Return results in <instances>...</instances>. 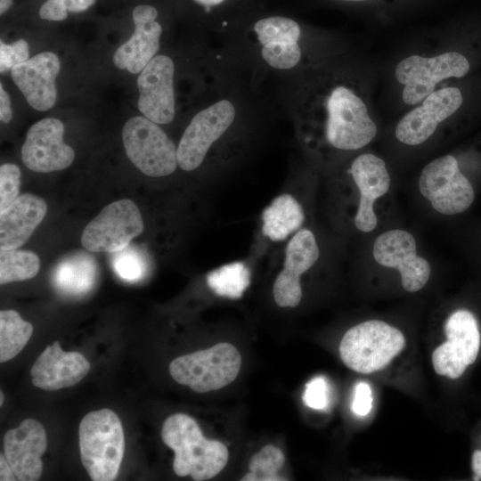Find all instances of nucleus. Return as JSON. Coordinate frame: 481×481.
Segmentation results:
<instances>
[{
	"instance_id": "nucleus-1",
	"label": "nucleus",
	"mask_w": 481,
	"mask_h": 481,
	"mask_svg": "<svg viewBox=\"0 0 481 481\" xmlns=\"http://www.w3.org/2000/svg\"><path fill=\"white\" fill-rule=\"evenodd\" d=\"M161 437L175 452L174 472L195 481L215 477L225 467L229 452L218 440L207 439L194 419L184 413L170 415L163 423Z\"/></svg>"
},
{
	"instance_id": "nucleus-2",
	"label": "nucleus",
	"mask_w": 481,
	"mask_h": 481,
	"mask_svg": "<svg viewBox=\"0 0 481 481\" xmlns=\"http://www.w3.org/2000/svg\"><path fill=\"white\" fill-rule=\"evenodd\" d=\"M321 110L326 141L336 149L358 150L376 136L377 126L365 102L346 85H335L327 91Z\"/></svg>"
},
{
	"instance_id": "nucleus-3",
	"label": "nucleus",
	"mask_w": 481,
	"mask_h": 481,
	"mask_svg": "<svg viewBox=\"0 0 481 481\" xmlns=\"http://www.w3.org/2000/svg\"><path fill=\"white\" fill-rule=\"evenodd\" d=\"M79 449L82 464L92 480H114L125 450L118 415L107 408L87 413L79 424Z\"/></svg>"
},
{
	"instance_id": "nucleus-4",
	"label": "nucleus",
	"mask_w": 481,
	"mask_h": 481,
	"mask_svg": "<svg viewBox=\"0 0 481 481\" xmlns=\"http://www.w3.org/2000/svg\"><path fill=\"white\" fill-rule=\"evenodd\" d=\"M403 332L379 320L365 321L350 328L339 344L344 364L352 371L370 374L386 368L404 348Z\"/></svg>"
},
{
	"instance_id": "nucleus-5",
	"label": "nucleus",
	"mask_w": 481,
	"mask_h": 481,
	"mask_svg": "<svg viewBox=\"0 0 481 481\" xmlns=\"http://www.w3.org/2000/svg\"><path fill=\"white\" fill-rule=\"evenodd\" d=\"M241 356L232 344L222 342L174 359L168 367L171 377L197 393L218 390L238 376Z\"/></svg>"
},
{
	"instance_id": "nucleus-6",
	"label": "nucleus",
	"mask_w": 481,
	"mask_h": 481,
	"mask_svg": "<svg viewBox=\"0 0 481 481\" xmlns=\"http://www.w3.org/2000/svg\"><path fill=\"white\" fill-rule=\"evenodd\" d=\"M122 139L127 157L143 174L159 177L175 170V146L157 123L146 117L131 118L123 127Z\"/></svg>"
},
{
	"instance_id": "nucleus-7",
	"label": "nucleus",
	"mask_w": 481,
	"mask_h": 481,
	"mask_svg": "<svg viewBox=\"0 0 481 481\" xmlns=\"http://www.w3.org/2000/svg\"><path fill=\"white\" fill-rule=\"evenodd\" d=\"M419 189L432 208L445 216L464 212L475 199L470 182L461 172L457 159L452 155L439 157L424 167Z\"/></svg>"
},
{
	"instance_id": "nucleus-8",
	"label": "nucleus",
	"mask_w": 481,
	"mask_h": 481,
	"mask_svg": "<svg viewBox=\"0 0 481 481\" xmlns=\"http://www.w3.org/2000/svg\"><path fill=\"white\" fill-rule=\"evenodd\" d=\"M469 69V61L461 53L448 52L434 57L410 55L397 64L395 75L404 86L403 101L415 105L434 92L437 83L461 77Z\"/></svg>"
},
{
	"instance_id": "nucleus-9",
	"label": "nucleus",
	"mask_w": 481,
	"mask_h": 481,
	"mask_svg": "<svg viewBox=\"0 0 481 481\" xmlns=\"http://www.w3.org/2000/svg\"><path fill=\"white\" fill-rule=\"evenodd\" d=\"M144 224L137 206L128 199L107 205L84 229L83 247L91 252L114 253L140 235Z\"/></svg>"
},
{
	"instance_id": "nucleus-10",
	"label": "nucleus",
	"mask_w": 481,
	"mask_h": 481,
	"mask_svg": "<svg viewBox=\"0 0 481 481\" xmlns=\"http://www.w3.org/2000/svg\"><path fill=\"white\" fill-rule=\"evenodd\" d=\"M447 340L432 353L434 371L452 379L460 378L477 360L481 336L474 314L466 309L454 311L444 323Z\"/></svg>"
},
{
	"instance_id": "nucleus-11",
	"label": "nucleus",
	"mask_w": 481,
	"mask_h": 481,
	"mask_svg": "<svg viewBox=\"0 0 481 481\" xmlns=\"http://www.w3.org/2000/svg\"><path fill=\"white\" fill-rule=\"evenodd\" d=\"M234 118L235 108L226 99L198 112L184 130L176 149L178 166L184 171L198 168L210 146L226 132Z\"/></svg>"
},
{
	"instance_id": "nucleus-12",
	"label": "nucleus",
	"mask_w": 481,
	"mask_h": 481,
	"mask_svg": "<svg viewBox=\"0 0 481 481\" xmlns=\"http://www.w3.org/2000/svg\"><path fill=\"white\" fill-rule=\"evenodd\" d=\"M375 261L399 271L403 288L417 292L424 288L431 274L428 260L417 255L415 238L407 231L393 229L381 233L373 244Z\"/></svg>"
},
{
	"instance_id": "nucleus-13",
	"label": "nucleus",
	"mask_w": 481,
	"mask_h": 481,
	"mask_svg": "<svg viewBox=\"0 0 481 481\" xmlns=\"http://www.w3.org/2000/svg\"><path fill=\"white\" fill-rule=\"evenodd\" d=\"M64 126L54 118H43L27 132L21 159L30 170L49 173L64 169L75 158L73 149L63 142Z\"/></svg>"
},
{
	"instance_id": "nucleus-14",
	"label": "nucleus",
	"mask_w": 481,
	"mask_h": 481,
	"mask_svg": "<svg viewBox=\"0 0 481 481\" xmlns=\"http://www.w3.org/2000/svg\"><path fill=\"white\" fill-rule=\"evenodd\" d=\"M175 65L167 55L155 56L137 78L138 109L157 124H168L175 114Z\"/></svg>"
},
{
	"instance_id": "nucleus-15",
	"label": "nucleus",
	"mask_w": 481,
	"mask_h": 481,
	"mask_svg": "<svg viewBox=\"0 0 481 481\" xmlns=\"http://www.w3.org/2000/svg\"><path fill=\"white\" fill-rule=\"evenodd\" d=\"M462 101L461 92L457 87L432 92L420 105L399 120L395 127L397 140L410 146L425 143L435 133L438 124L456 112Z\"/></svg>"
},
{
	"instance_id": "nucleus-16",
	"label": "nucleus",
	"mask_w": 481,
	"mask_h": 481,
	"mask_svg": "<svg viewBox=\"0 0 481 481\" xmlns=\"http://www.w3.org/2000/svg\"><path fill=\"white\" fill-rule=\"evenodd\" d=\"M319 257V248L314 233L307 229L298 232L285 249L283 269L273 283V297L281 307H295L302 298L300 276Z\"/></svg>"
},
{
	"instance_id": "nucleus-17",
	"label": "nucleus",
	"mask_w": 481,
	"mask_h": 481,
	"mask_svg": "<svg viewBox=\"0 0 481 481\" xmlns=\"http://www.w3.org/2000/svg\"><path fill=\"white\" fill-rule=\"evenodd\" d=\"M47 447L45 428L36 420L26 419L4 436V454L17 480H38L43 471L42 455Z\"/></svg>"
},
{
	"instance_id": "nucleus-18",
	"label": "nucleus",
	"mask_w": 481,
	"mask_h": 481,
	"mask_svg": "<svg viewBox=\"0 0 481 481\" xmlns=\"http://www.w3.org/2000/svg\"><path fill=\"white\" fill-rule=\"evenodd\" d=\"M253 29L262 45L261 55L268 65L289 69L298 63L301 29L295 20L281 15L266 16L256 20Z\"/></svg>"
},
{
	"instance_id": "nucleus-19",
	"label": "nucleus",
	"mask_w": 481,
	"mask_h": 481,
	"mask_svg": "<svg viewBox=\"0 0 481 481\" xmlns=\"http://www.w3.org/2000/svg\"><path fill=\"white\" fill-rule=\"evenodd\" d=\"M135 32L113 54L116 67L136 74L155 57L159 48L162 27L157 21L158 10L150 4L135 7L132 13Z\"/></svg>"
},
{
	"instance_id": "nucleus-20",
	"label": "nucleus",
	"mask_w": 481,
	"mask_h": 481,
	"mask_svg": "<svg viewBox=\"0 0 481 481\" xmlns=\"http://www.w3.org/2000/svg\"><path fill=\"white\" fill-rule=\"evenodd\" d=\"M60 69L58 56L44 52L14 66L11 77L28 103L37 110L45 111L56 102L55 78Z\"/></svg>"
},
{
	"instance_id": "nucleus-21",
	"label": "nucleus",
	"mask_w": 481,
	"mask_h": 481,
	"mask_svg": "<svg viewBox=\"0 0 481 481\" xmlns=\"http://www.w3.org/2000/svg\"><path fill=\"white\" fill-rule=\"evenodd\" d=\"M349 172L360 193L355 216V227L360 232H371L378 223L373 206L375 200L389 190V174L384 160L371 153L357 156L353 160Z\"/></svg>"
},
{
	"instance_id": "nucleus-22",
	"label": "nucleus",
	"mask_w": 481,
	"mask_h": 481,
	"mask_svg": "<svg viewBox=\"0 0 481 481\" xmlns=\"http://www.w3.org/2000/svg\"><path fill=\"white\" fill-rule=\"evenodd\" d=\"M90 363L78 352H65L58 341L45 347L34 363L32 384L45 391H53L77 384L88 373Z\"/></svg>"
},
{
	"instance_id": "nucleus-23",
	"label": "nucleus",
	"mask_w": 481,
	"mask_h": 481,
	"mask_svg": "<svg viewBox=\"0 0 481 481\" xmlns=\"http://www.w3.org/2000/svg\"><path fill=\"white\" fill-rule=\"evenodd\" d=\"M45 201L34 194L25 193L0 213V248L13 249L21 247L44 219Z\"/></svg>"
},
{
	"instance_id": "nucleus-24",
	"label": "nucleus",
	"mask_w": 481,
	"mask_h": 481,
	"mask_svg": "<svg viewBox=\"0 0 481 481\" xmlns=\"http://www.w3.org/2000/svg\"><path fill=\"white\" fill-rule=\"evenodd\" d=\"M98 266L94 258L86 252H77L60 261L52 275L55 290L69 298H81L95 286Z\"/></svg>"
},
{
	"instance_id": "nucleus-25",
	"label": "nucleus",
	"mask_w": 481,
	"mask_h": 481,
	"mask_svg": "<svg viewBox=\"0 0 481 481\" xmlns=\"http://www.w3.org/2000/svg\"><path fill=\"white\" fill-rule=\"evenodd\" d=\"M262 232L273 241L285 240L305 221L298 201L289 194L276 197L262 213Z\"/></svg>"
},
{
	"instance_id": "nucleus-26",
	"label": "nucleus",
	"mask_w": 481,
	"mask_h": 481,
	"mask_svg": "<svg viewBox=\"0 0 481 481\" xmlns=\"http://www.w3.org/2000/svg\"><path fill=\"white\" fill-rule=\"evenodd\" d=\"M33 332L31 323L14 310L0 312V362L15 357L27 345Z\"/></svg>"
},
{
	"instance_id": "nucleus-27",
	"label": "nucleus",
	"mask_w": 481,
	"mask_h": 481,
	"mask_svg": "<svg viewBox=\"0 0 481 481\" xmlns=\"http://www.w3.org/2000/svg\"><path fill=\"white\" fill-rule=\"evenodd\" d=\"M207 282L216 295L239 298L249 285L250 273L244 263H231L210 272Z\"/></svg>"
},
{
	"instance_id": "nucleus-28",
	"label": "nucleus",
	"mask_w": 481,
	"mask_h": 481,
	"mask_svg": "<svg viewBox=\"0 0 481 481\" xmlns=\"http://www.w3.org/2000/svg\"><path fill=\"white\" fill-rule=\"evenodd\" d=\"M39 267V257L32 251L19 249L0 251V283L2 285L31 279L37 275Z\"/></svg>"
},
{
	"instance_id": "nucleus-29",
	"label": "nucleus",
	"mask_w": 481,
	"mask_h": 481,
	"mask_svg": "<svg viewBox=\"0 0 481 481\" xmlns=\"http://www.w3.org/2000/svg\"><path fill=\"white\" fill-rule=\"evenodd\" d=\"M285 457L278 447L267 444L250 458L249 471L241 477V481H281L286 480L279 470L284 465Z\"/></svg>"
},
{
	"instance_id": "nucleus-30",
	"label": "nucleus",
	"mask_w": 481,
	"mask_h": 481,
	"mask_svg": "<svg viewBox=\"0 0 481 481\" xmlns=\"http://www.w3.org/2000/svg\"><path fill=\"white\" fill-rule=\"evenodd\" d=\"M112 254L113 269L121 279L136 281L144 276L146 260L138 249L128 245Z\"/></svg>"
},
{
	"instance_id": "nucleus-31",
	"label": "nucleus",
	"mask_w": 481,
	"mask_h": 481,
	"mask_svg": "<svg viewBox=\"0 0 481 481\" xmlns=\"http://www.w3.org/2000/svg\"><path fill=\"white\" fill-rule=\"evenodd\" d=\"M96 0H46L39 9L43 20L60 21L68 12H81L91 7Z\"/></svg>"
},
{
	"instance_id": "nucleus-32",
	"label": "nucleus",
	"mask_w": 481,
	"mask_h": 481,
	"mask_svg": "<svg viewBox=\"0 0 481 481\" xmlns=\"http://www.w3.org/2000/svg\"><path fill=\"white\" fill-rule=\"evenodd\" d=\"M20 171L11 163L0 167V211L11 205L18 197Z\"/></svg>"
},
{
	"instance_id": "nucleus-33",
	"label": "nucleus",
	"mask_w": 481,
	"mask_h": 481,
	"mask_svg": "<svg viewBox=\"0 0 481 481\" xmlns=\"http://www.w3.org/2000/svg\"><path fill=\"white\" fill-rule=\"evenodd\" d=\"M29 45L24 39H19L11 45L0 42V72L11 70L14 66L29 60Z\"/></svg>"
},
{
	"instance_id": "nucleus-34",
	"label": "nucleus",
	"mask_w": 481,
	"mask_h": 481,
	"mask_svg": "<svg viewBox=\"0 0 481 481\" xmlns=\"http://www.w3.org/2000/svg\"><path fill=\"white\" fill-rule=\"evenodd\" d=\"M303 401L306 406L316 410L328 406L329 386L323 377H315L306 385Z\"/></svg>"
},
{
	"instance_id": "nucleus-35",
	"label": "nucleus",
	"mask_w": 481,
	"mask_h": 481,
	"mask_svg": "<svg viewBox=\"0 0 481 481\" xmlns=\"http://www.w3.org/2000/svg\"><path fill=\"white\" fill-rule=\"evenodd\" d=\"M372 393L371 387L365 382L356 385L352 409L356 415L366 416L372 408Z\"/></svg>"
},
{
	"instance_id": "nucleus-36",
	"label": "nucleus",
	"mask_w": 481,
	"mask_h": 481,
	"mask_svg": "<svg viewBox=\"0 0 481 481\" xmlns=\"http://www.w3.org/2000/svg\"><path fill=\"white\" fill-rule=\"evenodd\" d=\"M12 113L11 108V100L7 92L4 89L3 85H0V119L4 123H9L12 119Z\"/></svg>"
},
{
	"instance_id": "nucleus-37",
	"label": "nucleus",
	"mask_w": 481,
	"mask_h": 481,
	"mask_svg": "<svg viewBox=\"0 0 481 481\" xmlns=\"http://www.w3.org/2000/svg\"><path fill=\"white\" fill-rule=\"evenodd\" d=\"M0 480L14 481L17 480L11 466L9 465L4 454H0Z\"/></svg>"
},
{
	"instance_id": "nucleus-38",
	"label": "nucleus",
	"mask_w": 481,
	"mask_h": 481,
	"mask_svg": "<svg viewBox=\"0 0 481 481\" xmlns=\"http://www.w3.org/2000/svg\"><path fill=\"white\" fill-rule=\"evenodd\" d=\"M201 6L205 12L210 13L214 9H219L229 3L230 0H192Z\"/></svg>"
},
{
	"instance_id": "nucleus-39",
	"label": "nucleus",
	"mask_w": 481,
	"mask_h": 481,
	"mask_svg": "<svg viewBox=\"0 0 481 481\" xmlns=\"http://www.w3.org/2000/svg\"><path fill=\"white\" fill-rule=\"evenodd\" d=\"M471 468L473 470V480H481V451L475 450L471 458Z\"/></svg>"
},
{
	"instance_id": "nucleus-40",
	"label": "nucleus",
	"mask_w": 481,
	"mask_h": 481,
	"mask_svg": "<svg viewBox=\"0 0 481 481\" xmlns=\"http://www.w3.org/2000/svg\"><path fill=\"white\" fill-rule=\"evenodd\" d=\"M12 0H0V13L4 14L12 5Z\"/></svg>"
},
{
	"instance_id": "nucleus-41",
	"label": "nucleus",
	"mask_w": 481,
	"mask_h": 481,
	"mask_svg": "<svg viewBox=\"0 0 481 481\" xmlns=\"http://www.w3.org/2000/svg\"><path fill=\"white\" fill-rule=\"evenodd\" d=\"M4 400V393L3 391H0V405L1 406L3 405Z\"/></svg>"
},
{
	"instance_id": "nucleus-42",
	"label": "nucleus",
	"mask_w": 481,
	"mask_h": 481,
	"mask_svg": "<svg viewBox=\"0 0 481 481\" xmlns=\"http://www.w3.org/2000/svg\"><path fill=\"white\" fill-rule=\"evenodd\" d=\"M338 1H345V2H358V1H364V0H338Z\"/></svg>"
}]
</instances>
